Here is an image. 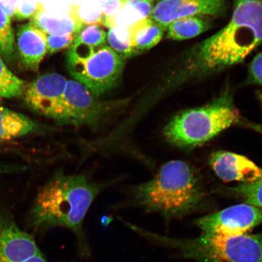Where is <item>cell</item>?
Masks as SVG:
<instances>
[{
  "instance_id": "cell-1",
  "label": "cell",
  "mask_w": 262,
  "mask_h": 262,
  "mask_svg": "<svg viewBox=\"0 0 262 262\" xmlns=\"http://www.w3.org/2000/svg\"><path fill=\"white\" fill-rule=\"evenodd\" d=\"M262 42V2L242 3L229 24L193 48L180 81L215 73L243 61Z\"/></svg>"
},
{
  "instance_id": "cell-2",
  "label": "cell",
  "mask_w": 262,
  "mask_h": 262,
  "mask_svg": "<svg viewBox=\"0 0 262 262\" xmlns=\"http://www.w3.org/2000/svg\"><path fill=\"white\" fill-rule=\"evenodd\" d=\"M111 183L95 182L83 174L58 171L42 186L36 198L32 209L34 224L42 228L70 229L76 235L81 253L88 255L84 219L95 199Z\"/></svg>"
},
{
  "instance_id": "cell-3",
  "label": "cell",
  "mask_w": 262,
  "mask_h": 262,
  "mask_svg": "<svg viewBox=\"0 0 262 262\" xmlns=\"http://www.w3.org/2000/svg\"><path fill=\"white\" fill-rule=\"evenodd\" d=\"M205 192L194 168L182 160H172L152 179L131 189L130 204L166 219L182 217L204 204Z\"/></svg>"
},
{
  "instance_id": "cell-4",
  "label": "cell",
  "mask_w": 262,
  "mask_h": 262,
  "mask_svg": "<svg viewBox=\"0 0 262 262\" xmlns=\"http://www.w3.org/2000/svg\"><path fill=\"white\" fill-rule=\"evenodd\" d=\"M241 121L232 97L225 93L204 106L177 114L164 127L163 133L173 145L194 147L204 145Z\"/></svg>"
},
{
  "instance_id": "cell-5",
  "label": "cell",
  "mask_w": 262,
  "mask_h": 262,
  "mask_svg": "<svg viewBox=\"0 0 262 262\" xmlns=\"http://www.w3.org/2000/svg\"><path fill=\"white\" fill-rule=\"evenodd\" d=\"M147 238L176 249L183 257L199 262H262V235L208 236L178 239L150 233L134 227Z\"/></svg>"
},
{
  "instance_id": "cell-6",
  "label": "cell",
  "mask_w": 262,
  "mask_h": 262,
  "mask_svg": "<svg viewBox=\"0 0 262 262\" xmlns=\"http://www.w3.org/2000/svg\"><path fill=\"white\" fill-rule=\"evenodd\" d=\"M67 58L71 76L97 98L117 86L126 60L107 45L93 47L75 41Z\"/></svg>"
},
{
  "instance_id": "cell-7",
  "label": "cell",
  "mask_w": 262,
  "mask_h": 262,
  "mask_svg": "<svg viewBox=\"0 0 262 262\" xmlns=\"http://www.w3.org/2000/svg\"><path fill=\"white\" fill-rule=\"evenodd\" d=\"M119 102H103L76 80H68L58 124L96 129L106 123Z\"/></svg>"
},
{
  "instance_id": "cell-8",
  "label": "cell",
  "mask_w": 262,
  "mask_h": 262,
  "mask_svg": "<svg viewBox=\"0 0 262 262\" xmlns=\"http://www.w3.org/2000/svg\"><path fill=\"white\" fill-rule=\"evenodd\" d=\"M202 235L235 236L244 235L262 223V209L244 204L231 206L196 220Z\"/></svg>"
},
{
  "instance_id": "cell-9",
  "label": "cell",
  "mask_w": 262,
  "mask_h": 262,
  "mask_svg": "<svg viewBox=\"0 0 262 262\" xmlns=\"http://www.w3.org/2000/svg\"><path fill=\"white\" fill-rule=\"evenodd\" d=\"M67 81L57 73L42 75L26 86V104L34 113L58 123Z\"/></svg>"
},
{
  "instance_id": "cell-10",
  "label": "cell",
  "mask_w": 262,
  "mask_h": 262,
  "mask_svg": "<svg viewBox=\"0 0 262 262\" xmlns=\"http://www.w3.org/2000/svg\"><path fill=\"white\" fill-rule=\"evenodd\" d=\"M225 9V0H159L149 18L166 29L177 19L191 16L218 15Z\"/></svg>"
},
{
  "instance_id": "cell-11",
  "label": "cell",
  "mask_w": 262,
  "mask_h": 262,
  "mask_svg": "<svg viewBox=\"0 0 262 262\" xmlns=\"http://www.w3.org/2000/svg\"><path fill=\"white\" fill-rule=\"evenodd\" d=\"M209 165L225 182L250 184L262 180V168L245 156L227 151L212 153Z\"/></svg>"
},
{
  "instance_id": "cell-12",
  "label": "cell",
  "mask_w": 262,
  "mask_h": 262,
  "mask_svg": "<svg viewBox=\"0 0 262 262\" xmlns=\"http://www.w3.org/2000/svg\"><path fill=\"white\" fill-rule=\"evenodd\" d=\"M40 253L31 235L11 219L0 217V262H24Z\"/></svg>"
},
{
  "instance_id": "cell-13",
  "label": "cell",
  "mask_w": 262,
  "mask_h": 262,
  "mask_svg": "<svg viewBox=\"0 0 262 262\" xmlns=\"http://www.w3.org/2000/svg\"><path fill=\"white\" fill-rule=\"evenodd\" d=\"M16 45L24 67L29 70L37 71L48 54L47 34L29 23L18 28Z\"/></svg>"
},
{
  "instance_id": "cell-14",
  "label": "cell",
  "mask_w": 262,
  "mask_h": 262,
  "mask_svg": "<svg viewBox=\"0 0 262 262\" xmlns=\"http://www.w3.org/2000/svg\"><path fill=\"white\" fill-rule=\"evenodd\" d=\"M30 19L31 24L47 35H78L84 27L69 12L61 16H52L41 2L37 3V11Z\"/></svg>"
},
{
  "instance_id": "cell-15",
  "label": "cell",
  "mask_w": 262,
  "mask_h": 262,
  "mask_svg": "<svg viewBox=\"0 0 262 262\" xmlns=\"http://www.w3.org/2000/svg\"><path fill=\"white\" fill-rule=\"evenodd\" d=\"M40 124L25 115L0 106V142L40 131Z\"/></svg>"
},
{
  "instance_id": "cell-16",
  "label": "cell",
  "mask_w": 262,
  "mask_h": 262,
  "mask_svg": "<svg viewBox=\"0 0 262 262\" xmlns=\"http://www.w3.org/2000/svg\"><path fill=\"white\" fill-rule=\"evenodd\" d=\"M131 43L137 54L148 51L162 40L166 30L149 17L129 26Z\"/></svg>"
},
{
  "instance_id": "cell-17",
  "label": "cell",
  "mask_w": 262,
  "mask_h": 262,
  "mask_svg": "<svg viewBox=\"0 0 262 262\" xmlns=\"http://www.w3.org/2000/svg\"><path fill=\"white\" fill-rule=\"evenodd\" d=\"M209 26L210 24L204 16H191L180 18L167 27V37L176 41L188 40L208 30Z\"/></svg>"
},
{
  "instance_id": "cell-18",
  "label": "cell",
  "mask_w": 262,
  "mask_h": 262,
  "mask_svg": "<svg viewBox=\"0 0 262 262\" xmlns=\"http://www.w3.org/2000/svg\"><path fill=\"white\" fill-rule=\"evenodd\" d=\"M115 19V26H129L148 18L154 8V0H124Z\"/></svg>"
},
{
  "instance_id": "cell-19",
  "label": "cell",
  "mask_w": 262,
  "mask_h": 262,
  "mask_svg": "<svg viewBox=\"0 0 262 262\" xmlns=\"http://www.w3.org/2000/svg\"><path fill=\"white\" fill-rule=\"evenodd\" d=\"M107 45L124 59L137 55L131 43L130 27L116 26L107 32Z\"/></svg>"
},
{
  "instance_id": "cell-20",
  "label": "cell",
  "mask_w": 262,
  "mask_h": 262,
  "mask_svg": "<svg viewBox=\"0 0 262 262\" xmlns=\"http://www.w3.org/2000/svg\"><path fill=\"white\" fill-rule=\"evenodd\" d=\"M26 86L25 81L13 74L0 56V97H20L25 93Z\"/></svg>"
},
{
  "instance_id": "cell-21",
  "label": "cell",
  "mask_w": 262,
  "mask_h": 262,
  "mask_svg": "<svg viewBox=\"0 0 262 262\" xmlns=\"http://www.w3.org/2000/svg\"><path fill=\"white\" fill-rule=\"evenodd\" d=\"M0 56L11 63L15 57V43L11 18L0 7Z\"/></svg>"
},
{
  "instance_id": "cell-22",
  "label": "cell",
  "mask_w": 262,
  "mask_h": 262,
  "mask_svg": "<svg viewBox=\"0 0 262 262\" xmlns=\"http://www.w3.org/2000/svg\"><path fill=\"white\" fill-rule=\"evenodd\" d=\"M107 33L98 25L85 26L78 33L74 41L93 47L107 45Z\"/></svg>"
},
{
  "instance_id": "cell-23",
  "label": "cell",
  "mask_w": 262,
  "mask_h": 262,
  "mask_svg": "<svg viewBox=\"0 0 262 262\" xmlns=\"http://www.w3.org/2000/svg\"><path fill=\"white\" fill-rule=\"evenodd\" d=\"M229 189L241 196L246 204L262 209V180L250 184H241Z\"/></svg>"
},
{
  "instance_id": "cell-24",
  "label": "cell",
  "mask_w": 262,
  "mask_h": 262,
  "mask_svg": "<svg viewBox=\"0 0 262 262\" xmlns=\"http://www.w3.org/2000/svg\"><path fill=\"white\" fill-rule=\"evenodd\" d=\"M68 12L84 26L91 25H103V15L101 9H93L88 6L71 5Z\"/></svg>"
},
{
  "instance_id": "cell-25",
  "label": "cell",
  "mask_w": 262,
  "mask_h": 262,
  "mask_svg": "<svg viewBox=\"0 0 262 262\" xmlns=\"http://www.w3.org/2000/svg\"><path fill=\"white\" fill-rule=\"evenodd\" d=\"M77 34L61 35H47L48 54H54L63 49L70 48L73 45Z\"/></svg>"
},
{
  "instance_id": "cell-26",
  "label": "cell",
  "mask_w": 262,
  "mask_h": 262,
  "mask_svg": "<svg viewBox=\"0 0 262 262\" xmlns=\"http://www.w3.org/2000/svg\"><path fill=\"white\" fill-rule=\"evenodd\" d=\"M249 80L262 86V52L254 58L249 67Z\"/></svg>"
},
{
  "instance_id": "cell-27",
  "label": "cell",
  "mask_w": 262,
  "mask_h": 262,
  "mask_svg": "<svg viewBox=\"0 0 262 262\" xmlns=\"http://www.w3.org/2000/svg\"><path fill=\"white\" fill-rule=\"evenodd\" d=\"M37 4L33 5L26 2L17 3L13 18L18 20L31 18L37 11Z\"/></svg>"
},
{
  "instance_id": "cell-28",
  "label": "cell",
  "mask_w": 262,
  "mask_h": 262,
  "mask_svg": "<svg viewBox=\"0 0 262 262\" xmlns=\"http://www.w3.org/2000/svg\"><path fill=\"white\" fill-rule=\"evenodd\" d=\"M260 100V103L261 104L262 107V96L259 97ZM242 126H247L248 128L253 129L258 133H260L262 134V124L255 123H251V122H244V121L242 120L240 124Z\"/></svg>"
},
{
  "instance_id": "cell-29",
  "label": "cell",
  "mask_w": 262,
  "mask_h": 262,
  "mask_svg": "<svg viewBox=\"0 0 262 262\" xmlns=\"http://www.w3.org/2000/svg\"><path fill=\"white\" fill-rule=\"evenodd\" d=\"M24 262H48L47 260L45 259L43 256H42V254H39L37 255H35V256L32 257L30 258H29L27 260H26Z\"/></svg>"
},
{
  "instance_id": "cell-30",
  "label": "cell",
  "mask_w": 262,
  "mask_h": 262,
  "mask_svg": "<svg viewBox=\"0 0 262 262\" xmlns=\"http://www.w3.org/2000/svg\"><path fill=\"white\" fill-rule=\"evenodd\" d=\"M253 1H255V0H234L235 6L242 4V3H245Z\"/></svg>"
},
{
  "instance_id": "cell-31",
  "label": "cell",
  "mask_w": 262,
  "mask_h": 262,
  "mask_svg": "<svg viewBox=\"0 0 262 262\" xmlns=\"http://www.w3.org/2000/svg\"><path fill=\"white\" fill-rule=\"evenodd\" d=\"M9 170V169H8L7 167L5 166V165H2L1 164H0V174L8 171Z\"/></svg>"
},
{
  "instance_id": "cell-32",
  "label": "cell",
  "mask_w": 262,
  "mask_h": 262,
  "mask_svg": "<svg viewBox=\"0 0 262 262\" xmlns=\"http://www.w3.org/2000/svg\"><path fill=\"white\" fill-rule=\"evenodd\" d=\"M2 101V97H0V101Z\"/></svg>"
},
{
  "instance_id": "cell-33",
  "label": "cell",
  "mask_w": 262,
  "mask_h": 262,
  "mask_svg": "<svg viewBox=\"0 0 262 262\" xmlns=\"http://www.w3.org/2000/svg\"><path fill=\"white\" fill-rule=\"evenodd\" d=\"M120 1H122V2H123V1H124V0H120Z\"/></svg>"
}]
</instances>
